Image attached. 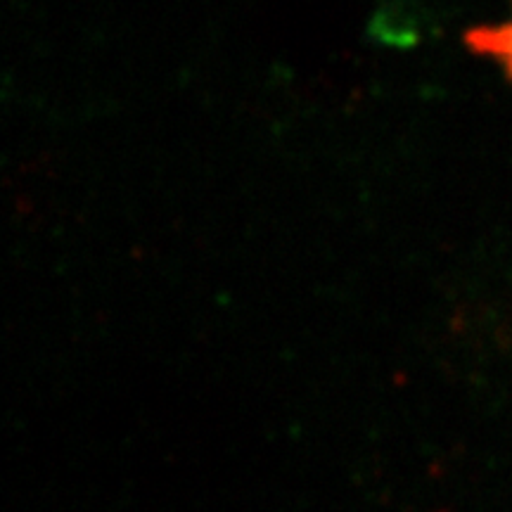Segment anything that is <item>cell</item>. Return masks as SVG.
Segmentation results:
<instances>
[{"mask_svg":"<svg viewBox=\"0 0 512 512\" xmlns=\"http://www.w3.org/2000/svg\"><path fill=\"white\" fill-rule=\"evenodd\" d=\"M465 43L472 53L494 60L512 83V15L505 22L467 31Z\"/></svg>","mask_w":512,"mask_h":512,"instance_id":"obj_1","label":"cell"}]
</instances>
